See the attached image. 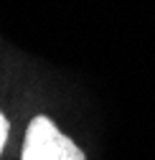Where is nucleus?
Instances as JSON below:
<instances>
[{"instance_id":"2","label":"nucleus","mask_w":155,"mask_h":160,"mask_svg":"<svg viewBox=\"0 0 155 160\" xmlns=\"http://www.w3.org/2000/svg\"><path fill=\"white\" fill-rule=\"evenodd\" d=\"M5 140H8V119L3 117V112H0V150H3Z\"/></svg>"},{"instance_id":"1","label":"nucleus","mask_w":155,"mask_h":160,"mask_svg":"<svg viewBox=\"0 0 155 160\" xmlns=\"http://www.w3.org/2000/svg\"><path fill=\"white\" fill-rule=\"evenodd\" d=\"M23 160H84V152L48 117H33L26 130Z\"/></svg>"}]
</instances>
